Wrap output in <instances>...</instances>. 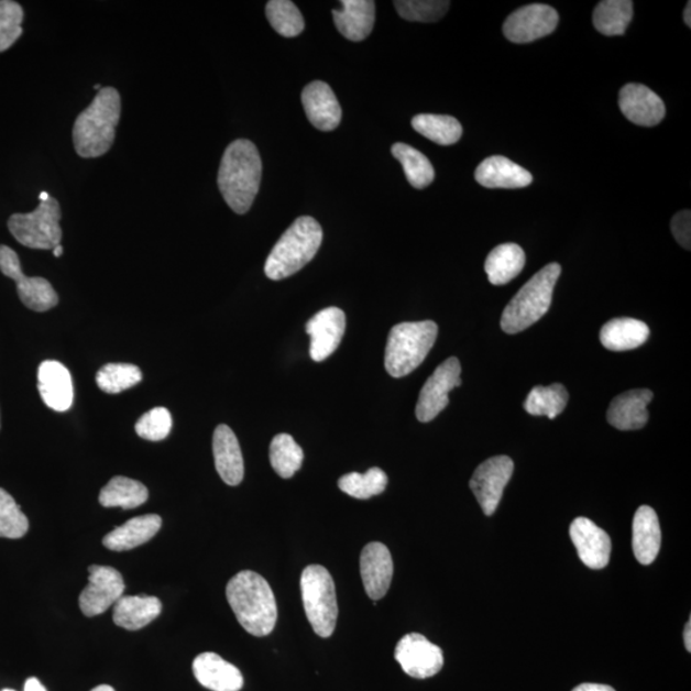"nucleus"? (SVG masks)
<instances>
[{"label": "nucleus", "mask_w": 691, "mask_h": 691, "mask_svg": "<svg viewBox=\"0 0 691 691\" xmlns=\"http://www.w3.org/2000/svg\"><path fill=\"white\" fill-rule=\"evenodd\" d=\"M91 691H116V690L109 685H99L97 688H94Z\"/></svg>", "instance_id": "obj_49"}, {"label": "nucleus", "mask_w": 691, "mask_h": 691, "mask_svg": "<svg viewBox=\"0 0 691 691\" xmlns=\"http://www.w3.org/2000/svg\"><path fill=\"white\" fill-rule=\"evenodd\" d=\"M53 254H54V256H56V257L62 256V255H63V246H62V245H58L56 249H54V250H53Z\"/></svg>", "instance_id": "obj_50"}, {"label": "nucleus", "mask_w": 691, "mask_h": 691, "mask_svg": "<svg viewBox=\"0 0 691 691\" xmlns=\"http://www.w3.org/2000/svg\"><path fill=\"white\" fill-rule=\"evenodd\" d=\"M143 380V373L132 364H107L97 374L98 387L109 395L136 386Z\"/></svg>", "instance_id": "obj_39"}, {"label": "nucleus", "mask_w": 691, "mask_h": 691, "mask_svg": "<svg viewBox=\"0 0 691 691\" xmlns=\"http://www.w3.org/2000/svg\"><path fill=\"white\" fill-rule=\"evenodd\" d=\"M147 498L146 486L125 476H114L99 494L100 505L109 508H136L144 505Z\"/></svg>", "instance_id": "obj_31"}, {"label": "nucleus", "mask_w": 691, "mask_h": 691, "mask_svg": "<svg viewBox=\"0 0 691 691\" xmlns=\"http://www.w3.org/2000/svg\"><path fill=\"white\" fill-rule=\"evenodd\" d=\"M272 468L284 479L293 478L300 470L304 461V451L289 435H278L273 438L270 449Z\"/></svg>", "instance_id": "obj_36"}, {"label": "nucleus", "mask_w": 691, "mask_h": 691, "mask_svg": "<svg viewBox=\"0 0 691 691\" xmlns=\"http://www.w3.org/2000/svg\"><path fill=\"white\" fill-rule=\"evenodd\" d=\"M323 241V230L316 219L300 217L282 234L265 263L266 277L281 281L294 276L309 264Z\"/></svg>", "instance_id": "obj_4"}, {"label": "nucleus", "mask_w": 691, "mask_h": 691, "mask_svg": "<svg viewBox=\"0 0 691 691\" xmlns=\"http://www.w3.org/2000/svg\"><path fill=\"white\" fill-rule=\"evenodd\" d=\"M226 595L235 618L249 634L266 636L274 630L278 617L276 596L263 577L241 571L227 584Z\"/></svg>", "instance_id": "obj_2"}, {"label": "nucleus", "mask_w": 691, "mask_h": 691, "mask_svg": "<svg viewBox=\"0 0 691 691\" xmlns=\"http://www.w3.org/2000/svg\"><path fill=\"white\" fill-rule=\"evenodd\" d=\"M121 109L120 92L114 88H103L91 105L77 116L73 136L75 151L81 158H99L111 151Z\"/></svg>", "instance_id": "obj_3"}, {"label": "nucleus", "mask_w": 691, "mask_h": 691, "mask_svg": "<svg viewBox=\"0 0 691 691\" xmlns=\"http://www.w3.org/2000/svg\"><path fill=\"white\" fill-rule=\"evenodd\" d=\"M341 10H333L336 28L351 42H363L375 22L373 0H342Z\"/></svg>", "instance_id": "obj_25"}, {"label": "nucleus", "mask_w": 691, "mask_h": 691, "mask_svg": "<svg viewBox=\"0 0 691 691\" xmlns=\"http://www.w3.org/2000/svg\"><path fill=\"white\" fill-rule=\"evenodd\" d=\"M37 388L52 410L67 412L74 403V383L68 369L58 361H43L37 371Z\"/></svg>", "instance_id": "obj_19"}, {"label": "nucleus", "mask_w": 691, "mask_h": 691, "mask_svg": "<svg viewBox=\"0 0 691 691\" xmlns=\"http://www.w3.org/2000/svg\"><path fill=\"white\" fill-rule=\"evenodd\" d=\"M396 11L406 21L437 22L450 10L447 0H397Z\"/></svg>", "instance_id": "obj_41"}, {"label": "nucleus", "mask_w": 691, "mask_h": 691, "mask_svg": "<svg viewBox=\"0 0 691 691\" xmlns=\"http://www.w3.org/2000/svg\"><path fill=\"white\" fill-rule=\"evenodd\" d=\"M265 13L272 28L282 36L295 37L305 29L300 10L289 0H271L266 4Z\"/></svg>", "instance_id": "obj_38"}, {"label": "nucleus", "mask_w": 691, "mask_h": 691, "mask_svg": "<svg viewBox=\"0 0 691 691\" xmlns=\"http://www.w3.org/2000/svg\"><path fill=\"white\" fill-rule=\"evenodd\" d=\"M216 469L222 481L229 485H239L245 475L243 458L238 437L229 426H218L213 436Z\"/></svg>", "instance_id": "obj_23"}, {"label": "nucleus", "mask_w": 691, "mask_h": 691, "mask_svg": "<svg viewBox=\"0 0 691 691\" xmlns=\"http://www.w3.org/2000/svg\"><path fill=\"white\" fill-rule=\"evenodd\" d=\"M570 537L581 562L589 569L602 570L611 557V538L606 531L586 517H578L570 526Z\"/></svg>", "instance_id": "obj_16"}, {"label": "nucleus", "mask_w": 691, "mask_h": 691, "mask_svg": "<svg viewBox=\"0 0 691 691\" xmlns=\"http://www.w3.org/2000/svg\"><path fill=\"white\" fill-rule=\"evenodd\" d=\"M50 198L51 195L48 193H42L41 196H39V199H41V201L48 200Z\"/></svg>", "instance_id": "obj_51"}, {"label": "nucleus", "mask_w": 691, "mask_h": 691, "mask_svg": "<svg viewBox=\"0 0 691 691\" xmlns=\"http://www.w3.org/2000/svg\"><path fill=\"white\" fill-rule=\"evenodd\" d=\"M392 154L403 164V168L413 187L423 190L435 180V168L426 155L410 145L397 143L392 146Z\"/></svg>", "instance_id": "obj_34"}, {"label": "nucleus", "mask_w": 691, "mask_h": 691, "mask_svg": "<svg viewBox=\"0 0 691 691\" xmlns=\"http://www.w3.org/2000/svg\"><path fill=\"white\" fill-rule=\"evenodd\" d=\"M124 581L121 572L111 567L91 564L89 584L80 594V608L86 617L105 614L123 596Z\"/></svg>", "instance_id": "obj_14"}, {"label": "nucleus", "mask_w": 691, "mask_h": 691, "mask_svg": "<svg viewBox=\"0 0 691 691\" xmlns=\"http://www.w3.org/2000/svg\"><path fill=\"white\" fill-rule=\"evenodd\" d=\"M559 13L551 6L530 4L518 8L504 23L509 42L526 44L552 34L559 25Z\"/></svg>", "instance_id": "obj_13"}, {"label": "nucleus", "mask_w": 691, "mask_h": 691, "mask_svg": "<svg viewBox=\"0 0 691 691\" xmlns=\"http://www.w3.org/2000/svg\"><path fill=\"white\" fill-rule=\"evenodd\" d=\"M671 230L674 240L687 250L691 249V213L690 210H682L672 218Z\"/></svg>", "instance_id": "obj_44"}, {"label": "nucleus", "mask_w": 691, "mask_h": 691, "mask_svg": "<svg viewBox=\"0 0 691 691\" xmlns=\"http://www.w3.org/2000/svg\"><path fill=\"white\" fill-rule=\"evenodd\" d=\"M413 129L438 145L457 144L462 136V125L451 116L419 114L412 121Z\"/></svg>", "instance_id": "obj_33"}, {"label": "nucleus", "mask_w": 691, "mask_h": 691, "mask_svg": "<svg viewBox=\"0 0 691 691\" xmlns=\"http://www.w3.org/2000/svg\"><path fill=\"white\" fill-rule=\"evenodd\" d=\"M513 474L514 461L508 457L491 458L476 468L470 489L486 516L496 513Z\"/></svg>", "instance_id": "obj_11"}, {"label": "nucleus", "mask_w": 691, "mask_h": 691, "mask_svg": "<svg viewBox=\"0 0 691 691\" xmlns=\"http://www.w3.org/2000/svg\"><path fill=\"white\" fill-rule=\"evenodd\" d=\"M633 13L634 4L630 0H603L593 12V25L606 36L624 35Z\"/></svg>", "instance_id": "obj_32"}, {"label": "nucleus", "mask_w": 691, "mask_h": 691, "mask_svg": "<svg viewBox=\"0 0 691 691\" xmlns=\"http://www.w3.org/2000/svg\"><path fill=\"white\" fill-rule=\"evenodd\" d=\"M460 386V361L457 358L447 359L424 384L416 404V418L421 423L436 419L449 406L450 392Z\"/></svg>", "instance_id": "obj_10"}, {"label": "nucleus", "mask_w": 691, "mask_h": 691, "mask_svg": "<svg viewBox=\"0 0 691 691\" xmlns=\"http://www.w3.org/2000/svg\"><path fill=\"white\" fill-rule=\"evenodd\" d=\"M561 271L560 264L551 263L526 282L502 314V331L507 334L523 332L546 316Z\"/></svg>", "instance_id": "obj_5"}, {"label": "nucleus", "mask_w": 691, "mask_h": 691, "mask_svg": "<svg viewBox=\"0 0 691 691\" xmlns=\"http://www.w3.org/2000/svg\"><path fill=\"white\" fill-rule=\"evenodd\" d=\"M524 250L516 243H504L493 249L485 261V273L494 286H504L522 273L525 266Z\"/></svg>", "instance_id": "obj_30"}, {"label": "nucleus", "mask_w": 691, "mask_h": 691, "mask_svg": "<svg viewBox=\"0 0 691 691\" xmlns=\"http://www.w3.org/2000/svg\"><path fill=\"white\" fill-rule=\"evenodd\" d=\"M572 691H616L614 688L603 684H581Z\"/></svg>", "instance_id": "obj_45"}, {"label": "nucleus", "mask_w": 691, "mask_h": 691, "mask_svg": "<svg viewBox=\"0 0 691 691\" xmlns=\"http://www.w3.org/2000/svg\"><path fill=\"white\" fill-rule=\"evenodd\" d=\"M305 329L310 336V357L320 363L339 349L346 331L344 312L331 306L317 312Z\"/></svg>", "instance_id": "obj_15"}, {"label": "nucleus", "mask_w": 691, "mask_h": 691, "mask_svg": "<svg viewBox=\"0 0 691 691\" xmlns=\"http://www.w3.org/2000/svg\"><path fill=\"white\" fill-rule=\"evenodd\" d=\"M29 520L10 493L0 489V538L20 539L26 536Z\"/></svg>", "instance_id": "obj_40"}, {"label": "nucleus", "mask_w": 691, "mask_h": 691, "mask_svg": "<svg viewBox=\"0 0 691 691\" xmlns=\"http://www.w3.org/2000/svg\"><path fill=\"white\" fill-rule=\"evenodd\" d=\"M262 173L261 154L254 143L239 139L226 149L218 172V187L234 213L245 215L253 207Z\"/></svg>", "instance_id": "obj_1"}, {"label": "nucleus", "mask_w": 691, "mask_h": 691, "mask_svg": "<svg viewBox=\"0 0 691 691\" xmlns=\"http://www.w3.org/2000/svg\"><path fill=\"white\" fill-rule=\"evenodd\" d=\"M62 210L57 199L41 201L31 213H15L8 219V230L21 245L35 250H54L61 245Z\"/></svg>", "instance_id": "obj_8"}, {"label": "nucleus", "mask_w": 691, "mask_h": 691, "mask_svg": "<svg viewBox=\"0 0 691 691\" xmlns=\"http://www.w3.org/2000/svg\"><path fill=\"white\" fill-rule=\"evenodd\" d=\"M691 622L689 619L687 626H685V633H684V640H685V648L688 649V651H691Z\"/></svg>", "instance_id": "obj_47"}, {"label": "nucleus", "mask_w": 691, "mask_h": 691, "mask_svg": "<svg viewBox=\"0 0 691 691\" xmlns=\"http://www.w3.org/2000/svg\"><path fill=\"white\" fill-rule=\"evenodd\" d=\"M136 434L146 441L158 442L166 439L172 430V416L167 408L155 407L136 423Z\"/></svg>", "instance_id": "obj_43"}, {"label": "nucleus", "mask_w": 691, "mask_h": 691, "mask_svg": "<svg viewBox=\"0 0 691 691\" xmlns=\"http://www.w3.org/2000/svg\"><path fill=\"white\" fill-rule=\"evenodd\" d=\"M649 328L644 321L617 318L607 321L601 329V342L611 351H629L640 348L649 339Z\"/></svg>", "instance_id": "obj_29"}, {"label": "nucleus", "mask_w": 691, "mask_h": 691, "mask_svg": "<svg viewBox=\"0 0 691 691\" xmlns=\"http://www.w3.org/2000/svg\"><path fill=\"white\" fill-rule=\"evenodd\" d=\"M438 336L435 321H405L391 329L384 366L394 379H403L419 368Z\"/></svg>", "instance_id": "obj_6"}, {"label": "nucleus", "mask_w": 691, "mask_h": 691, "mask_svg": "<svg viewBox=\"0 0 691 691\" xmlns=\"http://www.w3.org/2000/svg\"><path fill=\"white\" fill-rule=\"evenodd\" d=\"M94 89H96L97 91H100L103 88H101V85L97 84L96 86H94Z\"/></svg>", "instance_id": "obj_52"}, {"label": "nucleus", "mask_w": 691, "mask_h": 691, "mask_svg": "<svg viewBox=\"0 0 691 691\" xmlns=\"http://www.w3.org/2000/svg\"><path fill=\"white\" fill-rule=\"evenodd\" d=\"M304 111L314 128L320 131H333L339 128L342 109L334 92L323 81H314L301 94Z\"/></svg>", "instance_id": "obj_20"}, {"label": "nucleus", "mask_w": 691, "mask_h": 691, "mask_svg": "<svg viewBox=\"0 0 691 691\" xmlns=\"http://www.w3.org/2000/svg\"><path fill=\"white\" fill-rule=\"evenodd\" d=\"M475 179L486 188H523L533 183L528 171L500 155L490 156L479 164Z\"/></svg>", "instance_id": "obj_24"}, {"label": "nucleus", "mask_w": 691, "mask_h": 691, "mask_svg": "<svg viewBox=\"0 0 691 691\" xmlns=\"http://www.w3.org/2000/svg\"><path fill=\"white\" fill-rule=\"evenodd\" d=\"M25 691H46L42 682L36 678H30L25 684Z\"/></svg>", "instance_id": "obj_46"}, {"label": "nucleus", "mask_w": 691, "mask_h": 691, "mask_svg": "<svg viewBox=\"0 0 691 691\" xmlns=\"http://www.w3.org/2000/svg\"><path fill=\"white\" fill-rule=\"evenodd\" d=\"M684 21L688 25V28H691V3L688 2L685 11H684Z\"/></svg>", "instance_id": "obj_48"}, {"label": "nucleus", "mask_w": 691, "mask_h": 691, "mask_svg": "<svg viewBox=\"0 0 691 691\" xmlns=\"http://www.w3.org/2000/svg\"><path fill=\"white\" fill-rule=\"evenodd\" d=\"M162 528V517L151 514L131 518L122 526L107 534L103 545L109 551L123 552L143 546L156 536Z\"/></svg>", "instance_id": "obj_26"}, {"label": "nucleus", "mask_w": 691, "mask_h": 691, "mask_svg": "<svg viewBox=\"0 0 691 691\" xmlns=\"http://www.w3.org/2000/svg\"><path fill=\"white\" fill-rule=\"evenodd\" d=\"M618 105L627 120L643 128H654L666 116L662 99L640 84L625 85L619 91Z\"/></svg>", "instance_id": "obj_18"}, {"label": "nucleus", "mask_w": 691, "mask_h": 691, "mask_svg": "<svg viewBox=\"0 0 691 691\" xmlns=\"http://www.w3.org/2000/svg\"><path fill=\"white\" fill-rule=\"evenodd\" d=\"M301 594L305 614L312 630L321 638H329L339 617L332 575L320 564H310L303 571Z\"/></svg>", "instance_id": "obj_7"}, {"label": "nucleus", "mask_w": 691, "mask_h": 691, "mask_svg": "<svg viewBox=\"0 0 691 691\" xmlns=\"http://www.w3.org/2000/svg\"><path fill=\"white\" fill-rule=\"evenodd\" d=\"M388 476L380 468H372L365 474L350 473L340 478V490L358 500H369L386 491Z\"/></svg>", "instance_id": "obj_37"}, {"label": "nucleus", "mask_w": 691, "mask_h": 691, "mask_svg": "<svg viewBox=\"0 0 691 691\" xmlns=\"http://www.w3.org/2000/svg\"><path fill=\"white\" fill-rule=\"evenodd\" d=\"M662 533L654 508L641 506L633 522V549L641 564L655 562L661 549Z\"/></svg>", "instance_id": "obj_28"}, {"label": "nucleus", "mask_w": 691, "mask_h": 691, "mask_svg": "<svg viewBox=\"0 0 691 691\" xmlns=\"http://www.w3.org/2000/svg\"><path fill=\"white\" fill-rule=\"evenodd\" d=\"M360 572L369 599L382 600L394 577V561L390 549L380 541L366 545L360 556Z\"/></svg>", "instance_id": "obj_17"}, {"label": "nucleus", "mask_w": 691, "mask_h": 691, "mask_svg": "<svg viewBox=\"0 0 691 691\" xmlns=\"http://www.w3.org/2000/svg\"><path fill=\"white\" fill-rule=\"evenodd\" d=\"M395 658L414 679L434 678L445 663L442 649L418 633L407 634L397 643Z\"/></svg>", "instance_id": "obj_12"}, {"label": "nucleus", "mask_w": 691, "mask_h": 691, "mask_svg": "<svg viewBox=\"0 0 691 691\" xmlns=\"http://www.w3.org/2000/svg\"><path fill=\"white\" fill-rule=\"evenodd\" d=\"M654 399L649 390H633L614 398L607 412V420L618 430H638L649 419L647 406Z\"/></svg>", "instance_id": "obj_22"}, {"label": "nucleus", "mask_w": 691, "mask_h": 691, "mask_svg": "<svg viewBox=\"0 0 691 691\" xmlns=\"http://www.w3.org/2000/svg\"><path fill=\"white\" fill-rule=\"evenodd\" d=\"M0 272L15 282L20 300L30 310L43 312L58 305V295L51 282L42 277L25 276L19 255L6 245H0Z\"/></svg>", "instance_id": "obj_9"}, {"label": "nucleus", "mask_w": 691, "mask_h": 691, "mask_svg": "<svg viewBox=\"0 0 691 691\" xmlns=\"http://www.w3.org/2000/svg\"><path fill=\"white\" fill-rule=\"evenodd\" d=\"M23 15L18 2L0 0V53L10 50L21 37Z\"/></svg>", "instance_id": "obj_42"}, {"label": "nucleus", "mask_w": 691, "mask_h": 691, "mask_svg": "<svg viewBox=\"0 0 691 691\" xmlns=\"http://www.w3.org/2000/svg\"><path fill=\"white\" fill-rule=\"evenodd\" d=\"M162 602L152 595H123L114 604L113 622L125 630H140L161 615Z\"/></svg>", "instance_id": "obj_27"}, {"label": "nucleus", "mask_w": 691, "mask_h": 691, "mask_svg": "<svg viewBox=\"0 0 691 691\" xmlns=\"http://www.w3.org/2000/svg\"><path fill=\"white\" fill-rule=\"evenodd\" d=\"M3 691H14V690H12V689H6V690H3Z\"/></svg>", "instance_id": "obj_53"}, {"label": "nucleus", "mask_w": 691, "mask_h": 691, "mask_svg": "<svg viewBox=\"0 0 691 691\" xmlns=\"http://www.w3.org/2000/svg\"><path fill=\"white\" fill-rule=\"evenodd\" d=\"M193 671L204 688L213 691H240L243 677L238 667L217 654H201L194 659Z\"/></svg>", "instance_id": "obj_21"}, {"label": "nucleus", "mask_w": 691, "mask_h": 691, "mask_svg": "<svg viewBox=\"0 0 691 691\" xmlns=\"http://www.w3.org/2000/svg\"><path fill=\"white\" fill-rule=\"evenodd\" d=\"M568 402V390L562 384L556 383L548 387L538 386L533 388L525 399L524 408L530 415H546L553 420L564 410Z\"/></svg>", "instance_id": "obj_35"}]
</instances>
